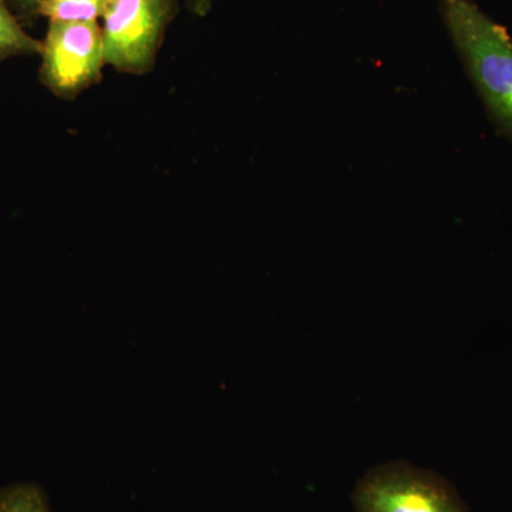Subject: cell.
<instances>
[{"instance_id": "1", "label": "cell", "mask_w": 512, "mask_h": 512, "mask_svg": "<svg viewBox=\"0 0 512 512\" xmlns=\"http://www.w3.org/2000/svg\"><path fill=\"white\" fill-rule=\"evenodd\" d=\"M458 57L495 126L512 140V37L473 0H441Z\"/></svg>"}, {"instance_id": "2", "label": "cell", "mask_w": 512, "mask_h": 512, "mask_svg": "<svg viewBox=\"0 0 512 512\" xmlns=\"http://www.w3.org/2000/svg\"><path fill=\"white\" fill-rule=\"evenodd\" d=\"M355 512H468L446 477L403 460L367 470L352 491Z\"/></svg>"}, {"instance_id": "3", "label": "cell", "mask_w": 512, "mask_h": 512, "mask_svg": "<svg viewBox=\"0 0 512 512\" xmlns=\"http://www.w3.org/2000/svg\"><path fill=\"white\" fill-rule=\"evenodd\" d=\"M174 10L175 0H106L100 28L107 66L133 76L150 73Z\"/></svg>"}, {"instance_id": "4", "label": "cell", "mask_w": 512, "mask_h": 512, "mask_svg": "<svg viewBox=\"0 0 512 512\" xmlns=\"http://www.w3.org/2000/svg\"><path fill=\"white\" fill-rule=\"evenodd\" d=\"M39 77L59 99L73 101L103 79V36L99 23L49 22L42 42Z\"/></svg>"}, {"instance_id": "5", "label": "cell", "mask_w": 512, "mask_h": 512, "mask_svg": "<svg viewBox=\"0 0 512 512\" xmlns=\"http://www.w3.org/2000/svg\"><path fill=\"white\" fill-rule=\"evenodd\" d=\"M42 42L30 36L0 0V60L16 56H39Z\"/></svg>"}, {"instance_id": "6", "label": "cell", "mask_w": 512, "mask_h": 512, "mask_svg": "<svg viewBox=\"0 0 512 512\" xmlns=\"http://www.w3.org/2000/svg\"><path fill=\"white\" fill-rule=\"evenodd\" d=\"M106 0H42L36 6L49 22L92 23L103 15Z\"/></svg>"}, {"instance_id": "7", "label": "cell", "mask_w": 512, "mask_h": 512, "mask_svg": "<svg viewBox=\"0 0 512 512\" xmlns=\"http://www.w3.org/2000/svg\"><path fill=\"white\" fill-rule=\"evenodd\" d=\"M0 512H52L45 491L32 483L0 488Z\"/></svg>"}, {"instance_id": "8", "label": "cell", "mask_w": 512, "mask_h": 512, "mask_svg": "<svg viewBox=\"0 0 512 512\" xmlns=\"http://www.w3.org/2000/svg\"><path fill=\"white\" fill-rule=\"evenodd\" d=\"M215 0H185L191 12L197 16H205L212 9Z\"/></svg>"}, {"instance_id": "9", "label": "cell", "mask_w": 512, "mask_h": 512, "mask_svg": "<svg viewBox=\"0 0 512 512\" xmlns=\"http://www.w3.org/2000/svg\"><path fill=\"white\" fill-rule=\"evenodd\" d=\"M20 2H25V3H29V5H39L40 2H42V0H20Z\"/></svg>"}]
</instances>
